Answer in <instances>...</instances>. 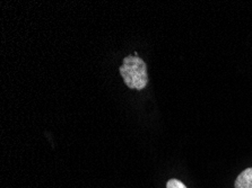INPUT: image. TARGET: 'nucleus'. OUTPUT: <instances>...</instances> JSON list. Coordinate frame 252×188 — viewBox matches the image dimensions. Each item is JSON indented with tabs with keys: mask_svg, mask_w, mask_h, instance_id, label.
<instances>
[{
	"mask_svg": "<svg viewBox=\"0 0 252 188\" xmlns=\"http://www.w3.org/2000/svg\"><path fill=\"white\" fill-rule=\"evenodd\" d=\"M166 188H187L185 184L178 179H170L166 184Z\"/></svg>",
	"mask_w": 252,
	"mask_h": 188,
	"instance_id": "7ed1b4c3",
	"label": "nucleus"
},
{
	"mask_svg": "<svg viewBox=\"0 0 252 188\" xmlns=\"http://www.w3.org/2000/svg\"><path fill=\"white\" fill-rule=\"evenodd\" d=\"M234 186L235 188H252V167L247 168L238 176Z\"/></svg>",
	"mask_w": 252,
	"mask_h": 188,
	"instance_id": "f03ea898",
	"label": "nucleus"
},
{
	"mask_svg": "<svg viewBox=\"0 0 252 188\" xmlns=\"http://www.w3.org/2000/svg\"><path fill=\"white\" fill-rule=\"evenodd\" d=\"M126 85L131 89L141 90L147 86V66L139 56L128 55L124 59V64L119 69Z\"/></svg>",
	"mask_w": 252,
	"mask_h": 188,
	"instance_id": "f257e3e1",
	"label": "nucleus"
}]
</instances>
